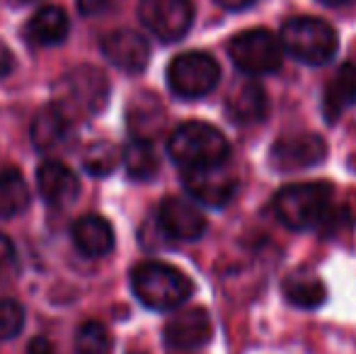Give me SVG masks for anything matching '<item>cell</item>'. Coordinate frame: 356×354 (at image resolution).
I'll list each match as a JSON object with an SVG mask.
<instances>
[{"label":"cell","mask_w":356,"mask_h":354,"mask_svg":"<svg viewBox=\"0 0 356 354\" xmlns=\"http://www.w3.org/2000/svg\"><path fill=\"white\" fill-rule=\"evenodd\" d=\"M332 184L327 182H296L286 184L274 197V214L291 231L337 233L349 214L332 207Z\"/></svg>","instance_id":"obj_1"},{"label":"cell","mask_w":356,"mask_h":354,"mask_svg":"<svg viewBox=\"0 0 356 354\" xmlns=\"http://www.w3.org/2000/svg\"><path fill=\"white\" fill-rule=\"evenodd\" d=\"M168 153L182 170L225 166L230 156V143L211 124L187 122L172 131L168 141Z\"/></svg>","instance_id":"obj_2"},{"label":"cell","mask_w":356,"mask_h":354,"mask_svg":"<svg viewBox=\"0 0 356 354\" xmlns=\"http://www.w3.org/2000/svg\"><path fill=\"white\" fill-rule=\"evenodd\" d=\"M134 293L153 311H172L194 293V284L182 269L165 262H143L131 272Z\"/></svg>","instance_id":"obj_3"},{"label":"cell","mask_w":356,"mask_h":354,"mask_svg":"<svg viewBox=\"0 0 356 354\" xmlns=\"http://www.w3.org/2000/svg\"><path fill=\"white\" fill-rule=\"evenodd\" d=\"M286 54L308 66H323L337 54V32L320 17H293L284 22L282 42Z\"/></svg>","instance_id":"obj_4"},{"label":"cell","mask_w":356,"mask_h":354,"mask_svg":"<svg viewBox=\"0 0 356 354\" xmlns=\"http://www.w3.org/2000/svg\"><path fill=\"white\" fill-rule=\"evenodd\" d=\"M228 56L248 76H269L282 68V44L269 29H245L228 42Z\"/></svg>","instance_id":"obj_5"},{"label":"cell","mask_w":356,"mask_h":354,"mask_svg":"<svg viewBox=\"0 0 356 354\" xmlns=\"http://www.w3.org/2000/svg\"><path fill=\"white\" fill-rule=\"evenodd\" d=\"M220 81V66L204 51L179 54L168 66V86L177 97L199 99L209 95Z\"/></svg>","instance_id":"obj_6"},{"label":"cell","mask_w":356,"mask_h":354,"mask_svg":"<svg viewBox=\"0 0 356 354\" xmlns=\"http://www.w3.org/2000/svg\"><path fill=\"white\" fill-rule=\"evenodd\" d=\"M138 17L160 42H179L192 29L194 3L192 0H141Z\"/></svg>","instance_id":"obj_7"},{"label":"cell","mask_w":356,"mask_h":354,"mask_svg":"<svg viewBox=\"0 0 356 354\" xmlns=\"http://www.w3.org/2000/svg\"><path fill=\"white\" fill-rule=\"evenodd\" d=\"M63 97L66 102L63 109H75L80 114H97L107 104L109 83L102 71L95 66H75L61 78Z\"/></svg>","instance_id":"obj_8"},{"label":"cell","mask_w":356,"mask_h":354,"mask_svg":"<svg viewBox=\"0 0 356 354\" xmlns=\"http://www.w3.org/2000/svg\"><path fill=\"white\" fill-rule=\"evenodd\" d=\"M327 141L320 134H291V136L277 138L272 146L269 161L279 172H296L315 168L327 158Z\"/></svg>","instance_id":"obj_9"},{"label":"cell","mask_w":356,"mask_h":354,"mask_svg":"<svg viewBox=\"0 0 356 354\" xmlns=\"http://www.w3.org/2000/svg\"><path fill=\"white\" fill-rule=\"evenodd\" d=\"M182 182L184 189L207 207H225L238 189V179L233 172L225 170V166L189 168L182 172Z\"/></svg>","instance_id":"obj_10"},{"label":"cell","mask_w":356,"mask_h":354,"mask_svg":"<svg viewBox=\"0 0 356 354\" xmlns=\"http://www.w3.org/2000/svg\"><path fill=\"white\" fill-rule=\"evenodd\" d=\"M160 231L177 241H199L207 231V218L192 202L182 197L163 199L158 209Z\"/></svg>","instance_id":"obj_11"},{"label":"cell","mask_w":356,"mask_h":354,"mask_svg":"<svg viewBox=\"0 0 356 354\" xmlns=\"http://www.w3.org/2000/svg\"><path fill=\"white\" fill-rule=\"evenodd\" d=\"M211 318L204 308H187L175 313L165 325V342L172 350H199L211 340Z\"/></svg>","instance_id":"obj_12"},{"label":"cell","mask_w":356,"mask_h":354,"mask_svg":"<svg viewBox=\"0 0 356 354\" xmlns=\"http://www.w3.org/2000/svg\"><path fill=\"white\" fill-rule=\"evenodd\" d=\"M102 54L122 71L138 73L150 61V44L134 29H114L102 39Z\"/></svg>","instance_id":"obj_13"},{"label":"cell","mask_w":356,"mask_h":354,"mask_svg":"<svg viewBox=\"0 0 356 354\" xmlns=\"http://www.w3.org/2000/svg\"><path fill=\"white\" fill-rule=\"evenodd\" d=\"M225 114L240 127L259 124L269 114V99L257 81H240L225 97Z\"/></svg>","instance_id":"obj_14"},{"label":"cell","mask_w":356,"mask_h":354,"mask_svg":"<svg viewBox=\"0 0 356 354\" xmlns=\"http://www.w3.org/2000/svg\"><path fill=\"white\" fill-rule=\"evenodd\" d=\"M127 124L134 141H153L165 127V107L153 92H138L129 102Z\"/></svg>","instance_id":"obj_15"},{"label":"cell","mask_w":356,"mask_h":354,"mask_svg":"<svg viewBox=\"0 0 356 354\" xmlns=\"http://www.w3.org/2000/svg\"><path fill=\"white\" fill-rule=\"evenodd\" d=\"M37 187L47 204H51V207H66V204L75 202L80 184L71 168H66L63 163L49 161L37 170Z\"/></svg>","instance_id":"obj_16"},{"label":"cell","mask_w":356,"mask_h":354,"mask_svg":"<svg viewBox=\"0 0 356 354\" xmlns=\"http://www.w3.org/2000/svg\"><path fill=\"white\" fill-rule=\"evenodd\" d=\"M68 131H71V117L63 112L61 104H47L37 112L32 122V143L39 151H51V148L61 146L66 141Z\"/></svg>","instance_id":"obj_17"},{"label":"cell","mask_w":356,"mask_h":354,"mask_svg":"<svg viewBox=\"0 0 356 354\" xmlns=\"http://www.w3.org/2000/svg\"><path fill=\"white\" fill-rule=\"evenodd\" d=\"M73 243L83 255L102 257L114 248V231L107 218L90 214V216H83L80 221H75Z\"/></svg>","instance_id":"obj_18"},{"label":"cell","mask_w":356,"mask_h":354,"mask_svg":"<svg viewBox=\"0 0 356 354\" xmlns=\"http://www.w3.org/2000/svg\"><path fill=\"white\" fill-rule=\"evenodd\" d=\"M68 34V17L61 8L56 5H47L39 13L29 17L27 27H24V39L34 47H54L61 44Z\"/></svg>","instance_id":"obj_19"},{"label":"cell","mask_w":356,"mask_h":354,"mask_svg":"<svg viewBox=\"0 0 356 354\" xmlns=\"http://www.w3.org/2000/svg\"><path fill=\"white\" fill-rule=\"evenodd\" d=\"M352 104H356V66L344 63L334 78L327 83L323 95V114L330 124H334Z\"/></svg>","instance_id":"obj_20"},{"label":"cell","mask_w":356,"mask_h":354,"mask_svg":"<svg viewBox=\"0 0 356 354\" xmlns=\"http://www.w3.org/2000/svg\"><path fill=\"white\" fill-rule=\"evenodd\" d=\"M282 291L291 306L303 308V311L320 308L325 303V298H327V289H325L323 279L305 272H296L291 277H286L282 284Z\"/></svg>","instance_id":"obj_21"},{"label":"cell","mask_w":356,"mask_h":354,"mask_svg":"<svg viewBox=\"0 0 356 354\" xmlns=\"http://www.w3.org/2000/svg\"><path fill=\"white\" fill-rule=\"evenodd\" d=\"M29 202L27 184L15 168L0 170V218H10L19 214Z\"/></svg>","instance_id":"obj_22"},{"label":"cell","mask_w":356,"mask_h":354,"mask_svg":"<svg viewBox=\"0 0 356 354\" xmlns=\"http://www.w3.org/2000/svg\"><path fill=\"white\" fill-rule=\"evenodd\" d=\"M124 166L134 179H150L160 170V158L148 141H131L124 153Z\"/></svg>","instance_id":"obj_23"},{"label":"cell","mask_w":356,"mask_h":354,"mask_svg":"<svg viewBox=\"0 0 356 354\" xmlns=\"http://www.w3.org/2000/svg\"><path fill=\"white\" fill-rule=\"evenodd\" d=\"M75 352L78 354H109L112 352V335L97 321H88L80 325L75 335Z\"/></svg>","instance_id":"obj_24"},{"label":"cell","mask_w":356,"mask_h":354,"mask_svg":"<svg viewBox=\"0 0 356 354\" xmlns=\"http://www.w3.org/2000/svg\"><path fill=\"white\" fill-rule=\"evenodd\" d=\"M83 166H85V170L95 177L109 175V172L119 166V148L109 141H95L92 146H88V151H85Z\"/></svg>","instance_id":"obj_25"},{"label":"cell","mask_w":356,"mask_h":354,"mask_svg":"<svg viewBox=\"0 0 356 354\" xmlns=\"http://www.w3.org/2000/svg\"><path fill=\"white\" fill-rule=\"evenodd\" d=\"M24 325V311L19 303L3 298L0 301V340H10L15 337Z\"/></svg>","instance_id":"obj_26"},{"label":"cell","mask_w":356,"mask_h":354,"mask_svg":"<svg viewBox=\"0 0 356 354\" xmlns=\"http://www.w3.org/2000/svg\"><path fill=\"white\" fill-rule=\"evenodd\" d=\"M17 272V252H15V246L5 233H0V282L10 279Z\"/></svg>","instance_id":"obj_27"},{"label":"cell","mask_w":356,"mask_h":354,"mask_svg":"<svg viewBox=\"0 0 356 354\" xmlns=\"http://www.w3.org/2000/svg\"><path fill=\"white\" fill-rule=\"evenodd\" d=\"M114 0H78V10L83 15H102L112 8Z\"/></svg>","instance_id":"obj_28"},{"label":"cell","mask_w":356,"mask_h":354,"mask_svg":"<svg viewBox=\"0 0 356 354\" xmlns=\"http://www.w3.org/2000/svg\"><path fill=\"white\" fill-rule=\"evenodd\" d=\"M13 61H15L13 51L0 42V76H8V73L13 71Z\"/></svg>","instance_id":"obj_29"},{"label":"cell","mask_w":356,"mask_h":354,"mask_svg":"<svg viewBox=\"0 0 356 354\" xmlns=\"http://www.w3.org/2000/svg\"><path fill=\"white\" fill-rule=\"evenodd\" d=\"M29 354H54V347L47 337H34L29 342Z\"/></svg>","instance_id":"obj_30"},{"label":"cell","mask_w":356,"mask_h":354,"mask_svg":"<svg viewBox=\"0 0 356 354\" xmlns=\"http://www.w3.org/2000/svg\"><path fill=\"white\" fill-rule=\"evenodd\" d=\"M216 3L225 10H245V8H250L254 0H216Z\"/></svg>","instance_id":"obj_31"},{"label":"cell","mask_w":356,"mask_h":354,"mask_svg":"<svg viewBox=\"0 0 356 354\" xmlns=\"http://www.w3.org/2000/svg\"><path fill=\"white\" fill-rule=\"evenodd\" d=\"M320 3L332 5V8H337V5H352V3H356V0H320Z\"/></svg>","instance_id":"obj_32"},{"label":"cell","mask_w":356,"mask_h":354,"mask_svg":"<svg viewBox=\"0 0 356 354\" xmlns=\"http://www.w3.org/2000/svg\"><path fill=\"white\" fill-rule=\"evenodd\" d=\"M19 3H29V0H19Z\"/></svg>","instance_id":"obj_33"}]
</instances>
